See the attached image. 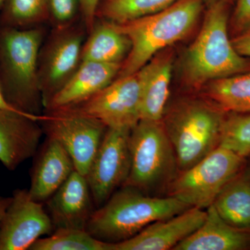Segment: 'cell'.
<instances>
[{
    "label": "cell",
    "instance_id": "cell-21",
    "mask_svg": "<svg viewBox=\"0 0 250 250\" xmlns=\"http://www.w3.org/2000/svg\"><path fill=\"white\" fill-rule=\"evenodd\" d=\"M212 205L229 225L250 230V184L241 173L223 188Z\"/></svg>",
    "mask_w": 250,
    "mask_h": 250
},
{
    "label": "cell",
    "instance_id": "cell-1",
    "mask_svg": "<svg viewBox=\"0 0 250 250\" xmlns=\"http://www.w3.org/2000/svg\"><path fill=\"white\" fill-rule=\"evenodd\" d=\"M45 37L43 25L27 29L0 26L1 93L12 107L34 116H42L44 108L38 62Z\"/></svg>",
    "mask_w": 250,
    "mask_h": 250
},
{
    "label": "cell",
    "instance_id": "cell-18",
    "mask_svg": "<svg viewBox=\"0 0 250 250\" xmlns=\"http://www.w3.org/2000/svg\"><path fill=\"white\" fill-rule=\"evenodd\" d=\"M33 172L29 196L36 202L47 201L75 170L70 156L62 145L47 138Z\"/></svg>",
    "mask_w": 250,
    "mask_h": 250
},
{
    "label": "cell",
    "instance_id": "cell-24",
    "mask_svg": "<svg viewBox=\"0 0 250 250\" xmlns=\"http://www.w3.org/2000/svg\"><path fill=\"white\" fill-rule=\"evenodd\" d=\"M49 21L47 0H5L0 10V26L27 29Z\"/></svg>",
    "mask_w": 250,
    "mask_h": 250
},
{
    "label": "cell",
    "instance_id": "cell-20",
    "mask_svg": "<svg viewBox=\"0 0 250 250\" xmlns=\"http://www.w3.org/2000/svg\"><path fill=\"white\" fill-rule=\"evenodd\" d=\"M130 47L129 39L117 29L114 23L95 22L83 43L82 62L122 64L127 57Z\"/></svg>",
    "mask_w": 250,
    "mask_h": 250
},
{
    "label": "cell",
    "instance_id": "cell-22",
    "mask_svg": "<svg viewBox=\"0 0 250 250\" xmlns=\"http://www.w3.org/2000/svg\"><path fill=\"white\" fill-rule=\"evenodd\" d=\"M207 95L229 113H250V70L210 82Z\"/></svg>",
    "mask_w": 250,
    "mask_h": 250
},
{
    "label": "cell",
    "instance_id": "cell-16",
    "mask_svg": "<svg viewBox=\"0 0 250 250\" xmlns=\"http://www.w3.org/2000/svg\"><path fill=\"white\" fill-rule=\"evenodd\" d=\"M121 63L82 62L71 78L56 94L47 111L76 106L93 97L116 80Z\"/></svg>",
    "mask_w": 250,
    "mask_h": 250
},
{
    "label": "cell",
    "instance_id": "cell-29",
    "mask_svg": "<svg viewBox=\"0 0 250 250\" xmlns=\"http://www.w3.org/2000/svg\"><path fill=\"white\" fill-rule=\"evenodd\" d=\"M100 4V0H80L81 16L86 28L88 35L95 26L97 11Z\"/></svg>",
    "mask_w": 250,
    "mask_h": 250
},
{
    "label": "cell",
    "instance_id": "cell-6",
    "mask_svg": "<svg viewBox=\"0 0 250 250\" xmlns=\"http://www.w3.org/2000/svg\"><path fill=\"white\" fill-rule=\"evenodd\" d=\"M131 167L124 186L161 196L179 173L178 164L162 121H140L129 134Z\"/></svg>",
    "mask_w": 250,
    "mask_h": 250
},
{
    "label": "cell",
    "instance_id": "cell-30",
    "mask_svg": "<svg viewBox=\"0 0 250 250\" xmlns=\"http://www.w3.org/2000/svg\"><path fill=\"white\" fill-rule=\"evenodd\" d=\"M231 42L240 55L250 59V25L235 35Z\"/></svg>",
    "mask_w": 250,
    "mask_h": 250
},
{
    "label": "cell",
    "instance_id": "cell-17",
    "mask_svg": "<svg viewBox=\"0 0 250 250\" xmlns=\"http://www.w3.org/2000/svg\"><path fill=\"white\" fill-rule=\"evenodd\" d=\"M137 75L141 90V121H161L170 95L171 57L167 54L154 57Z\"/></svg>",
    "mask_w": 250,
    "mask_h": 250
},
{
    "label": "cell",
    "instance_id": "cell-19",
    "mask_svg": "<svg viewBox=\"0 0 250 250\" xmlns=\"http://www.w3.org/2000/svg\"><path fill=\"white\" fill-rule=\"evenodd\" d=\"M205 222L173 250H250V230L241 229L229 225L213 205L207 209Z\"/></svg>",
    "mask_w": 250,
    "mask_h": 250
},
{
    "label": "cell",
    "instance_id": "cell-14",
    "mask_svg": "<svg viewBox=\"0 0 250 250\" xmlns=\"http://www.w3.org/2000/svg\"><path fill=\"white\" fill-rule=\"evenodd\" d=\"M207 210L188 208L171 218L158 220L129 239L111 243V250H173L205 222Z\"/></svg>",
    "mask_w": 250,
    "mask_h": 250
},
{
    "label": "cell",
    "instance_id": "cell-5",
    "mask_svg": "<svg viewBox=\"0 0 250 250\" xmlns=\"http://www.w3.org/2000/svg\"><path fill=\"white\" fill-rule=\"evenodd\" d=\"M229 112L218 105L189 100L162 121L177 158L179 172L195 165L219 147Z\"/></svg>",
    "mask_w": 250,
    "mask_h": 250
},
{
    "label": "cell",
    "instance_id": "cell-4",
    "mask_svg": "<svg viewBox=\"0 0 250 250\" xmlns=\"http://www.w3.org/2000/svg\"><path fill=\"white\" fill-rule=\"evenodd\" d=\"M231 5L221 1L208 5L201 31L184 62L188 82L192 86L250 70V59L236 52L229 36Z\"/></svg>",
    "mask_w": 250,
    "mask_h": 250
},
{
    "label": "cell",
    "instance_id": "cell-8",
    "mask_svg": "<svg viewBox=\"0 0 250 250\" xmlns=\"http://www.w3.org/2000/svg\"><path fill=\"white\" fill-rule=\"evenodd\" d=\"M86 36L82 20L65 27H53L46 36L38 62V78L45 109L80 66Z\"/></svg>",
    "mask_w": 250,
    "mask_h": 250
},
{
    "label": "cell",
    "instance_id": "cell-2",
    "mask_svg": "<svg viewBox=\"0 0 250 250\" xmlns=\"http://www.w3.org/2000/svg\"><path fill=\"white\" fill-rule=\"evenodd\" d=\"M190 208L175 197L152 196L136 188L123 186L91 213L85 230L100 241L119 243L154 222Z\"/></svg>",
    "mask_w": 250,
    "mask_h": 250
},
{
    "label": "cell",
    "instance_id": "cell-3",
    "mask_svg": "<svg viewBox=\"0 0 250 250\" xmlns=\"http://www.w3.org/2000/svg\"><path fill=\"white\" fill-rule=\"evenodd\" d=\"M205 3V0H179L156 14L114 23L131 43L117 78L134 75L158 52L184 39L198 20Z\"/></svg>",
    "mask_w": 250,
    "mask_h": 250
},
{
    "label": "cell",
    "instance_id": "cell-33",
    "mask_svg": "<svg viewBox=\"0 0 250 250\" xmlns=\"http://www.w3.org/2000/svg\"><path fill=\"white\" fill-rule=\"evenodd\" d=\"M242 177H243L247 182L250 184V164L246 166H245L244 168L243 169L241 172Z\"/></svg>",
    "mask_w": 250,
    "mask_h": 250
},
{
    "label": "cell",
    "instance_id": "cell-31",
    "mask_svg": "<svg viewBox=\"0 0 250 250\" xmlns=\"http://www.w3.org/2000/svg\"><path fill=\"white\" fill-rule=\"evenodd\" d=\"M11 200H12V197L0 196V226Z\"/></svg>",
    "mask_w": 250,
    "mask_h": 250
},
{
    "label": "cell",
    "instance_id": "cell-27",
    "mask_svg": "<svg viewBox=\"0 0 250 250\" xmlns=\"http://www.w3.org/2000/svg\"><path fill=\"white\" fill-rule=\"evenodd\" d=\"M49 22L53 27H62L78 20L80 0H47Z\"/></svg>",
    "mask_w": 250,
    "mask_h": 250
},
{
    "label": "cell",
    "instance_id": "cell-26",
    "mask_svg": "<svg viewBox=\"0 0 250 250\" xmlns=\"http://www.w3.org/2000/svg\"><path fill=\"white\" fill-rule=\"evenodd\" d=\"M220 146L246 158L250 154V113H228L224 122Z\"/></svg>",
    "mask_w": 250,
    "mask_h": 250
},
{
    "label": "cell",
    "instance_id": "cell-7",
    "mask_svg": "<svg viewBox=\"0 0 250 250\" xmlns=\"http://www.w3.org/2000/svg\"><path fill=\"white\" fill-rule=\"evenodd\" d=\"M246 158L219 146L187 170L179 172L166 195L191 208L206 210L246 166Z\"/></svg>",
    "mask_w": 250,
    "mask_h": 250
},
{
    "label": "cell",
    "instance_id": "cell-28",
    "mask_svg": "<svg viewBox=\"0 0 250 250\" xmlns=\"http://www.w3.org/2000/svg\"><path fill=\"white\" fill-rule=\"evenodd\" d=\"M230 24L235 35L250 25V0H236Z\"/></svg>",
    "mask_w": 250,
    "mask_h": 250
},
{
    "label": "cell",
    "instance_id": "cell-10",
    "mask_svg": "<svg viewBox=\"0 0 250 250\" xmlns=\"http://www.w3.org/2000/svg\"><path fill=\"white\" fill-rule=\"evenodd\" d=\"M140 103L136 72L116 78L88 100L66 109L99 120L108 128L131 130L141 121Z\"/></svg>",
    "mask_w": 250,
    "mask_h": 250
},
{
    "label": "cell",
    "instance_id": "cell-12",
    "mask_svg": "<svg viewBox=\"0 0 250 250\" xmlns=\"http://www.w3.org/2000/svg\"><path fill=\"white\" fill-rule=\"evenodd\" d=\"M52 219L41 202L27 190H15L0 226V250H29L39 238L52 233Z\"/></svg>",
    "mask_w": 250,
    "mask_h": 250
},
{
    "label": "cell",
    "instance_id": "cell-15",
    "mask_svg": "<svg viewBox=\"0 0 250 250\" xmlns=\"http://www.w3.org/2000/svg\"><path fill=\"white\" fill-rule=\"evenodd\" d=\"M86 177L74 170L47 200L54 227L85 229L91 215V199Z\"/></svg>",
    "mask_w": 250,
    "mask_h": 250
},
{
    "label": "cell",
    "instance_id": "cell-9",
    "mask_svg": "<svg viewBox=\"0 0 250 250\" xmlns=\"http://www.w3.org/2000/svg\"><path fill=\"white\" fill-rule=\"evenodd\" d=\"M47 111L39 122L43 133L65 148L75 170L86 177L107 126L99 120L66 108Z\"/></svg>",
    "mask_w": 250,
    "mask_h": 250
},
{
    "label": "cell",
    "instance_id": "cell-23",
    "mask_svg": "<svg viewBox=\"0 0 250 250\" xmlns=\"http://www.w3.org/2000/svg\"><path fill=\"white\" fill-rule=\"evenodd\" d=\"M179 0H104L99 5L97 18L123 24L167 9Z\"/></svg>",
    "mask_w": 250,
    "mask_h": 250
},
{
    "label": "cell",
    "instance_id": "cell-13",
    "mask_svg": "<svg viewBox=\"0 0 250 250\" xmlns=\"http://www.w3.org/2000/svg\"><path fill=\"white\" fill-rule=\"evenodd\" d=\"M43 116L0 108V162L8 170H16L35 154L43 134L39 123Z\"/></svg>",
    "mask_w": 250,
    "mask_h": 250
},
{
    "label": "cell",
    "instance_id": "cell-32",
    "mask_svg": "<svg viewBox=\"0 0 250 250\" xmlns=\"http://www.w3.org/2000/svg\"><path fill=\"white\" fill-rule=\"evenodd\" d=\"M0 108H4V109L14 110V111H18L16 108L12 107L11 105L7 103V102L5 100L2 93H1V89H0Z\"/></svg>",
    "mask_w": 250,
    "mask_h": 250
},
{
    "label": "cell",
    "instance_id": "cell-11",
    "mask_svg": "<svg viewBox=\"0 0 250 250\" xmlns=\"http://www.w3.org/2000/svg\"><path fill=\"white\" fill-rule=\"evenodd\" d=\"M131 130L108 128L86 175L95 205L101 207L125 185L131 167Z\"/></svg>",
    "mask_w": 250,
    "mask_h": 250
},
{
    "label": "cell",
    "instance_id": "cell-34",
    "mask_svg": "<svg viewBox=\"0 0 250 250\" xmlns=\"http://www.w3.org/2000/svg\"><path fill=\"white\" fill-rule=\"evenodd\" d=\"M220 1L228 3V4H234L236 0H205V2L207 3V5L211 4L215 2H220Z\"/></svg>",
    "mask_w": 250,
    "mask_h": 250
},
{
    "label": "cell",
    "instance_id": "cell-25",
    "mask_svg": "<svg viewBox=\"0 0 250 250\" xmlns=\"http://www.w3.org/2000/svg\"><path fill=\"white\" fill-rule=\"evenodd\" d=\"M30 250H111V243L100 241L85 229H57L50 236L40 238Z\"/></svg>",
    "mask_w": 250,
    "mask_h": 250
},
{
    "label": "cell",
    "instance_id": "cell-35",
    "mask_svg": "<svg viewBox=\"0 0 250 250\" xmlns=\"http://www.w3.org/2000/svg\"><path fill=\"white\" fill-rule=\"evenodd\" d=\"M5 0H0V10H1V7H2L3 4H4Z\"/></svg>",
    "mask_w": 250,
    "mask_h": 250
}]
</instances>
